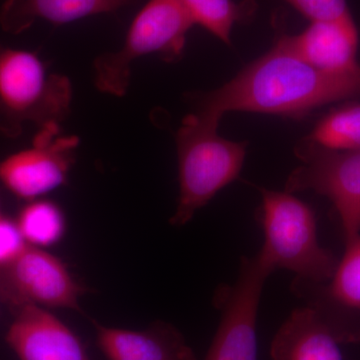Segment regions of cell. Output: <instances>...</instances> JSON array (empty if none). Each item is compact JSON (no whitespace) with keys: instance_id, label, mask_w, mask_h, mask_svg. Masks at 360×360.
<instances>
[{"instance_id":"cell-1","label":"cell","mask_w":360,"mask_h":360,"mask_svg":"<svg viewBox=\"0 0 360 360\" xmlns=\"http://www.w3.org/2000/svg\"><path fill=\"white\" fill-rule=\"evenodd\" d=\"M360 96V70L333 75L309 65L291 51L285 33L274 47L224 86L198 96L196 110L217 120L229 111L300 118L326 104Z\"/></svg>"},{"instance_id":"cell-2","label":"cell","mask_w":360,"mask_h":360,"mask_svg":"<svg viewBox=\"0 0 360 360\" xmlns=\"http://www.w3.org/2000/svg\"><path fill=\"white\" fill-rule=\"evenodd\" d=\"M219 120L195 110L176 132L179 198L169 222L180 227L239 176L246 142L227 141L217 134Z\"/></svg>"},{"instance_id":"cell-3","label":"cell","mask_w":360,"mask_h":360,"mask_svg":"<svg viewBox=\"0 0 360 360\" xmlns=\"http://www.w3.org/2000/svg\"><path fill=\"white\" fill-rule=\"evenodd\" d=\"M262 205L257 212L264 231V245L257 255L272 271L290 270L297 278L326 283L338 259L319 243L311 207L288 191L259 188Z\"/></svg>"},{"instance_id":"cell-4","label":"cell","mask_w":360,"mask_h":360,"mask_svg":"<svg viewBox=\"0 0 360 360\" xmlns=\"http://www.w3.org/2000/svg\"><path fill=\"white\" fill-rule=\"evenodd\" d=\"M68 77L49 73L34 52L0 42V134L20 136L26 123L59 125L70 110Z\"/></svg>"},{"instance_id":"cell-5","label":"cell","mask_w":360,"mask_h":360,"mask_svg":"<svg viewBox=\"0 0 360 360\" xmlns=\"http://www.w3.org/2000/svg\"><path fill=\"white\" fill-rule=\"evenodd\" d=\"M194 25L179 0H149L132 21L122 49L96 58V89L110 96H125L132 63L150 54H158L167 61L177 60Z\"/></svg>"},{"instance_id":"cell-6","label":"cell","mask_w":360,"mask_h":360,"mask_svg":"<svg viewBox=\"0 0 360 360\" xmlns=\"http://www.w3.org/2000/svg\"><path fill=\"white\" fill-rule=\"evenodd\" d=\"M271 269L258 255L241 257L238 278L215 290L220 312L217 333L205 360H257V314Z\"/></svg>"},{"instance_id":"cell-7","label":"cell","mask_w":360,"mask_h":360,"mask_svg":"<svg viewBox=\"0 0 360 360\" xmlns=\"http://www.w3.org/2000/svg\"><path fill=\"white\" fill-rule=\"evenodd\" d=\"M302 165L288 176L285 191H314L335 207L345 238L360 233V151L324 148L303 139L295 148Z\"/></svg>"},{"instance_id":"cell-8","label":"cell","mask_w":360,"mask_h":360,"mask_svg":"<svg viewBox=\"0 0 360 360\" xmlns=\"http://www.w3.org/2000/svg\"><path fill=\"white\" fill-rule=\"evenodd\" d=\"M85 291L63 262L34 246L28 245L0 269V300L13 310L35 305L82 314L80 298Z\"/></svg>"},{"instance_id":"cell-9","label":"cell","mask_w":360,"mask_h":360,"mask_svg":"<svg viewBox=\"0 0 360 360\" xmlns=\"http://www.w3.org/2000/svg\"><path fill=\"white\" fill-rule=\"evenodd\" d=\"M79 139L61 135L60 127L40 129L32 146L0 161V181L16 198L39 200L68 181Z\"/></svg>"},{"instance_id":"cell-10","label":"cell","mask_w":360,"mask_h":360,"mask_svg":"<svg viewBox=\"0 0 360 360\" xmlns=\"http://www.w3.org/2000/svg\"><path fill=\"white\" fill-rule=\"evenodd\" d=\"M290 290L335 328L345 341L360 340V233L345 238V250L326 283L295 277Z\"/></svg>"},{"instance_id":"cell-11","label":"cell","mask_w":360,"mask_h":360,"mask_svg":"<svg viewBox=\"0 0 360 360\" xmlns=\"http://www.w3.org/2000/svg\"><path fill=\"white\" fill-rule=\"evenodd\" d=\"M13 311L6 342L20 360H91L77 335L46 309L25 305Z\"/></svg>"},{"instance_id":"cell-12","label":"cell","mask_w":360,"mask_h":360,"mask_svg":"<svg viewBox=\"0 0 360 360\" xmlns=\"http://www.w3.org/2000/svg\"><path fill=\"white\" fill-rule=\"evenodd\" d=\"M92 324L97 345L108 360H198L184 335L168 322H153L144 330Z\"/></svg>"},{"instance_id":"cell-13","label":"cell","mask_w":360,"mask_h":360,"mask_svg":"<svg viewBox=\"0 0 360 360\" xmlns=\"http://www.w3.org/2000/svg\"><path fill=\"white\" fill-rule=\"evenodd\" d=\"M285 39L298 58L317 70L333 75L360 70L359 33L352 18L311 21L304 32L295 37L285 34Z\"/></svg>"},{"instance_id":"cell-14","label":"cell","mask_w":360,"mask_h":360,"mask_svg":"<svg viewBox=\"0 0 360 360\" xmlns=\"http://www.w3.org/2000/svg\"><path fill=\"white\" fill-rule=\"evenodd\" d=\"M342 338L311 307H298L281 324L271 342L272 360H343Z\"/></svg>"},{"instance_id":"cell-15","label":"cell","mask_w":360,"mask_h":360,"mask_svg":"<svg viewBox=\"0 0 360 360\" xmlns=\"http://www.w3.org/2000/svg\"><path fill=\"white\" fill-rule=\"evenodd\" d=\"M136 0H6L0 9L4 32L18 34L41 20L63 25L132 6Z\"/></svg>"},{"instance_id":"cell-16","label":"cell","mask_w":360,"mask_h":360,"mask_svg":"<svg viewBox=\"0 0 360 360\" xmlns=\"http://www.w3.org/2000/svg\"><path fill=\"white\" fill-rule=\"evenodd\" d=\"M179 1L193 18L195 25L203 26L227 44H231V33L233 25L236 22L250 20L257 9V4L253 0H245L240 4L233 0Z\"/></svg>"},{"instance_id":"cell-17","label":"cell","mask_w":360,"mask_h":360,"mask_svg":"<svg viewBox=\"0 0 360 360\" xmlns=\"http://www.w3.org/2000/svg\"><path fill=\"white\" fill-rule=\"evenodd\" d=\"M15 221L26 243L34 248L56 245L66 231L63 210L53 201L40 198L28 201Z\"/></svg>"},{"instance_id":"cell-18","label":"cell","mask_w":360,"mask_h":360,"mask_svg":"<svg viewBox=\"0 0 360 360\" xmlns=\"http://www.w3.org/2000/svg\"><path fill=\"white\" fill-rule=\"evenodd\" d=\"M307 139L333 150L360 151V103L331 111Z\"/></svg>"},{"instance_id":"cell-19","label":"cell","mask_w":360,"mask_h":360,"mask_svg":"<svg viewBox=\"0 0 360 360\" xmlns=\"http://www.w3.org/2000/svg\"><path fill=\"white\" fill-rule=\"evenodd\" d=\"M311 21L352 18L347 0H285Z\"/></svg>"},{"instance_id":"cell-20","label":"cell","mask_w":360,"mask_h":360,"mask_svg":"<svg viewBox=\"0 0 360 360\" xmlns=\"http://www.w3.org/2000/svg\"><path fill=\"white\" fill-rule=\"evenodd\" d=\"M27 246L15 220L0 215V269L20 257Z\"/></svg>"},{"instance_id":"cell-21","label":"cell","mask_w":360,"mask_h":360,"mask_svg":"<svg viewBox=\"0 0 360 360\" xmlns=\"http://www.w3.org/2000/svg\"><path fill=\"white\" fill-rule=\"evenodd\" d=\"M1 214H2V213H1V210H0V215H1Z\"/></svg>"}]
</instances>
